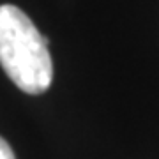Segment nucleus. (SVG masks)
I'll use <instances>...</instances> for the list:
<instances>
[{"mask_svg": "<svg viewBox=\"0 0 159 159\" xmlns=\"http://www.w3.org/2000/svg\"><path fill=\"white\" fill-rule=\"evenodd\" d=\"M48 43L21 9L0 6V66L27 94H43L51 85L53 62Z\"/></svg>", "mask_w": 159, "mask_h": 159, "instance_id": "f257e3e1", "label": "nucleus"}, {"mask_svg": "<svg viewBox=\"0 0 159 159\" xmlns=\"http://www.w3.org/2000/svg\"><path fill=\"white\" fill-rule=\"evenodd\" d=\"M0 159H16L12 148L9 147V143H7L2 136H0Z\"/></svg>", "mask_w": 159, "mask_h": 159, "instance_id": "f03ea898", "label": "nucleus"}]
</instances>
